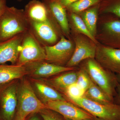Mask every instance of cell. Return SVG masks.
Listing matches in <instances>:
<instances>
[{"label": "cell", "instance_id": "cell-1", "mask_svg": "<svg viewBox=\"0 0 120 120\" xmlns=\"http://www.w3.org/2000/svg\"><path fill=\"white\" fill-rule=\"evenodd\" d=\"M29 27L24 9L7 6L0 17V42L25 33Z\"/></svg>", "mask_w": 120, "mask_h": 120}, {"label": "cell", "instance_id": "cell-2", "mask_svg": "<svg viewBox=\"0 0 120 120\" xmlns=\"http://www.w3.org/2000/svg\"><path fill=\"white\" fill-rule=\"evenodd\" d=\"M85 60L82 67L88 73L92 82L114 99L119 83L116 75L103 68L95 58Z\"/></svg>", "mask_w": 120, "mask_h": 120}, {"label": "cell", "instance_id": "cell-3", "mask_svg": "<svg viewBox=\"0 0 120 120\" xmlns=\"http://www.w3.org/2000/svg\"><path fill=\"white\" fill-rule=\"evenodd\" d=\"M18 104L14 118L26 120L27 116L47 108L37 97L32 85L27 80L24 79L18 87Z\"/></svg>", "mask_w": 120, "mask_h": 120}, {"label": "cell", "instance_id": "cell-4", "mask_svg": "<svg viewBox=\"0 0 120 120\" xmlns=\"http://www.w3.org/2000/svg\"><path fill=\"white\" fill-rule=\"evenodd\" d=\"M68 100L94 117L106 120H120V105L115 102L101 104L84 97Z\"/></svg>", "mask_w": 120, "mask_h": 120}, {"label": "cell", "instance_id": "cell-5", "mask_svg": "<svg viewBox=\"0 0 120 120\" xmlns=\"http://www.w3.org/2000/svg\"><path fill=\"white\" fill-rule=\"evenodd\" d=\"M46 58L44 46L29 30L24 34L19 58L16 65L24 66L30 62L45 61Z\"/></svg>", "mask_w": 120, "mask_h": 120}, {"label": "cell", "instance_id": "cell-6", "mask_svg": "<svg viewBox=\"0 0 120 120\" xmlns=\"http://www.w3.org/2000/svg\"><path fill=\"white\" fill-rule=\"evenodd\" d=\"M15 80L0 84V117L13 120L18 104V86Z\"/></svg>", "mask_w": 120, "mask_h": 120}, {"label": "cell", "instance_id": "cell-7", "mask_svg": "<svg viewBox=\"0 0 120 120\" xmlns=\"http://www.w3.org/2000/svg\"><path fill=\"white\" fill-rule=\"evenodd\" d=\"M46 58L45 61L61 66H65L73 55L75 45L64 35L55 45L44 46Z\"/></svg>", "mask_w": 120, "mask_h": 120}, {"label": "cell", "instance_id": "cell-8", "mask_svg": "<svg viewBox=\"0 0 120 120\" xmlns=\"http://www.w3.org/2000/svg\"><path fill=\"white\" fill-rule=\"evenodd\" d=\"M29 22V30L44 47L55 45L59 41L58 27L55 23Z\"/></svg>", "mask_w": 120, "mask_h": 120}, {"label": "cell", "instance_id": "cell-9", "mask_svg": "<svg viewBox=\"0 0 120 120\" xmlns=\"http://www.w3.org/2000/svg\"><path fill=\"white\" fill-rule=\"evenodd\" d=\"M45 105L47 109L58 113L65 119L86 120L94 117L83 109L67 100L52 101Z\"/></svg>", "mask_w": 120, "mask_h": 120}, {"label": "cell", "instance_id": "cell-10", "mask_svg": "<svg viewBox=\"0 0 120 120\" xmlns=\"http://www.w3.org/2000/svg\"><path fill=\"white\" fill-rule=\"evenodd\" d=\"M95 59L105 68L114 73L120 74V49L98 45Z\"/></svg>", "mask_w": 120, "mask_h": 120}, {"label": "cell", "instance_id": "cell-11", "mask_svg": "<svg viewBox=\"0 0 120 120\" xmlns=\"http://www.w3.org/2000/svg\"><path fill=\"white\" fill-rule=\"evenodd\" d=\"M30 75L34 79L53 76L68 71L77 69V67L69 68L49 63L45 61H35L25 65Z\"/></svg>", "mask_w": 120, "mask_h": 120}, {"label": "cell", "instance_id": "cell-12", "mask_svg": "<svg viewBox=\"0 0 120 120\" xmlns=\"http://www.w3.org/2000/svg\"><path fill=\"white\" fill-rule=\"evenodd\" d=\"M75 50L72 56L65 67H77L83 61L95 58L97 45L85 38L78 36L75 39Z\"/></svg>", "mask_w": 120, "mask_h": 120}, {"label": "cell", "instance_id": "cell-13", "mask_svg": "<svg viewBox=\"0 0 120 120\" xmlns=\"http://www.w3.org/2000/svg\"><path fill=\"white\" fill-rule=\"evenodd\" d=\"M109 14L102 27V41L106 45L120 49V18Z\"/></svg>", "mask_w": 120, "mask_h": 120}, {"label": "cell", "instance_id": "cell-14", "mask_svg": "<svg viewBox=\"0 0 120 120\" xmlns=\"http://www.w3.org/2000/svg\"><path fill=\"white\" fill-rule=\"evenodd\" d=\"M24 33L0 42V64L8 62L11 64H16Z\"/></svg>", "mask_w": 120, "mask_h": 120}, {"label": "cell", "instance_id": "cell-15", "mask_svg": "<svg viewBox=\"0 0 120 120\" xmlns=\"http://www.w3.org/2000/svg\"><path fill=\"white\" fill-rule=\"evenodd\" d=\"M24 11L29 21L38 22L55 23L54 21H56L49 8L42 1L38 0L30 1L26 5Z\"/></svg>", "mask_w": 120, "mask_h": 120}, {"label": "cell", "instance_id": "cell-16", "mask_svg": "<svg viewBox=\"0 0 120 120\" xmlns=\"http://www.w3.org/2000/svg\"><path fill=\"white\" fill-rule=\"evenodd\" d=\"M59 26L63 34L67 37L70 35V29L66 8L58 0H42Z\"/></svg>", "mask_w": 120, "mask_h": 120}, {"label": "cell", "instance_id": "cell-17", "mask_svg": "<svg viewBox=\"0 0 120 120\" xmlns=\"http://www.w3.org/2000/svg\"><path fill=\"white\" fill-rule=\"evenodd\" d=\"M33 89L37 97L44 104L53 101H67L64 95L47 83L34 79L32 80Z\"/></svg>", "mask_w": 120, "mask_h": 120}, {"label": "cell", "instance_id": "cell-18", "mask_svg": "<svg viewBox=\"0 0 120 120\" xmlns=\"http://www.w3.org/2000/svg\"><path fill=\"white\" fill-rule=\"evenodd\" d=\"M27 75L28 71L25 65L0 64V84L21 79Z\"/></svg>", "mask_w": 120, "mask_h": 120}, {"label": "cell", "instance_id": "cell-19", "mask_svg": "<svg viewBox=\"0 0 120 120\" xmlns=\"http://www.w3.org/2000/svg\"><path fill=\"white\" fill-rule=\"evenodd\" d=\"M77 69L63 72L49 80L47 83L60 93L64 94L69 87L76 83L78 75Z\"/></svg>", "mask_w": 120, "mask_h": 120}, {"label": "cell", "instance_id": "cell-20", "mask_svg": "<svg viewBox=\"0 0 120 120\" xmlns=\"http://www.w3.org/2000/svg\"><path fill=\"white\" fill-rule=\"evenodd\" d=\"M82 97L101 104L107 105L115 102L114 99L110 97L93 82L85 91Z\"/></svg>", "mask_w": 120, "mask_h": 120}, {"label": "cell", "instance_id": "cell-21", "mask_svg": "<svg viewBox=\"0 0 120 120\" xmlns=\"http://www.w3.org/2000/svg\"><path fill=\"white\" fill-rule=\"evenodd\" d=\"M92 6L82 12V17L90 34L95 38L99 5Z\"/></svg>", "mask_w": 120, "mask_h": 120}, {"label": "cell", "instance_id": "cell-22", "mask_svg": "<svg viewBox=\"0 0 120 120\" xmlns=\"http://www.w3.org/2000/svg\"><path fill=\"white\" fill-rule=\"evenodd\" d=\"M99 12L112 14L120 18V0H102Z\"/></svg>", "mask_w": 120, "mask_h": 120}, {"label": "cell", "instance_id": "cell-23", "mask_svg": "<svg viewBox=\"0 0 120 120\" xmlns=\"http://www.w3.org/2000/svg\"><path fill=\"white\" fill-rule=\"evenodd\" d=\"M69 12L72 22L77 32L84 35L96 45L98 44L97 40L88 30L82 18L76 13Z\"/></svg>", "mask_w": 120, "mask_h": 120}, {"label": "cell", "instance_id": "cell-24", "mask_svg": "<svg viewBox=\"0 0 120 120\" xmlns=\"http://www.w3.org/2000/svg\"><path fill=\"white\" fill-rule=\"evenodd\" d=\"M102 0H79L67 7L69 12L78 14L81 13L92 6L98 4Z\"/></svg>", "mask_w": 120, "mask_h": 120}, {"label": "cell", "instance_id": "cell-25", "mask_svg": "<svg viewBox=\"0 0 120 120\" xmlns=\"http://www.w3.org/2000/svg\"><path fill=\"white\" fill-rule=\"evenodd\" d=\"M92 82L87 72L82 67L78 70L76 83L84 91H86L90 86Z\"/></svg>", "mask_w": 120, "mask_h": 120}, {"label": "cell", "instance_id": "cell-26", "mask_svg": "<svg viewBox=\"0 0 120 120\" xmlns=\"http://www.w3.org/2000/svg\"><path fill=\"white\" fill-rule=\"evenodd\" d=\"M84 91L76 83L71 85L64 92V96L67 99L79 98L83 96Z\"/></svg>", "mask_w": 120, "mask_h": 120}, {"label": "cell", "instance_id": "cell-27", "mask_svg": "<svg viewBox=\"0 0 120 120\" xmlns=\"http://www.w3.org/2000/svg\"><path fill=\"white\" fill-rule=\"evenodd\" d=\"M38 113L43 120H65L60 114L47 108L41 110Z\"/></svg>", "mask_w": 120, "mask_h": 120}, {"label": "cell", "instance_id": "cell-28", "mask_svg": "<svg viewBox=\"0 0 120 120\" xmlns=\"http://www.w3.org/2000/svg\"><path fill=\"white\" fill-rule=\"evenodd\" d=\"M58 0L63 7L66 8L70 5L79 0Z\"/></svg>", "mask_w": 120, "mask_h": 120}, {"label": "cell", "instance_id": "cell-29", "mask_svg": "<svg viewBox=\"0 0 120 120\" xmlns=\"http://www.w3.org/2000/svg\"><path fill=\"white\" fill-rule=\"evenodd\" d=\"M116 94L114 98V102L120 105V83L118 84L116 89Z\"/></svg>", "mask_w": 120, "mask_h": 120}, {"label": "cell", "instance_id": "cell-30", "mask_svg": "<svg viewBox=\"0 0 120 120\" xmlns=\"http://www.w3.org/2000/svg\"><path fill=\"white\" fill-rule=\"evenodd\" d=\"M7 7V0H0V17Z\"/></svg>", "mask_w": 120, "mask_h": 120}, {"label": "cell", "instance_id": "cell-31", "mask_svg": "<svg viewBox=\"0 0 120 120\" xmlns=\"http://www.w3.org/2000/svg\"><path fill=\"white\" fill-rule=\"evenodd\" d=\"M28 120H41L38 117L36 116H32Z\"/></svg>", "mask_w": 120, "mask_h": 120}, {"label": "cell", "instance_id": "cell-32", "mask_svg": "<svg viewBox=\"0 0 120 120\" xmlns=\"http://www.w3.org/2000/svg\"><path fill=\"white\" fill-rule=\"evenodd\" d=\"M86 120H104V119H102L98 117H94L92 118H90V119H87Z\"/></svg>", "mask_w": 120, "mask_h": 120}, {"label": "cell", "instance_id": "cell-33", "mask_svg": "<svg viewBox=\"0 0 120 120\" xmlns=\"http://www.w3.org/2000/svg\"><path fill=\"white\" fill-rule=\"evenodd\" d=\"M116 75L118 82L119 83H120V74H116Z\"/></svg>", "mask_w": 120, "mask_h": 120}, {"label": "cell", "instance_id": "cell-34", "mask_svg": "<svg viewBox=\"0 0 120 120\" xmlns=\"http://www.w3.org/2000/svg\"><path fill=\"white\" fill-rule=\"evenodd\" d=\"M17 0L19 2H21L22 0Z\"/></svg>", "mask_w": 120, "mask_h": 120}, {"label": "cell", "instance_id": "cell-35", "mask_svg": "<svg viewBox=\"0 0 120 120\" xmlns=\"http://www.w3.org/2000/svg\"><path fill=\"white\" fill-rule=\"evenodd\" d=\"M0 120H3V119H2V118H1V117H0Z\"/></svg>", "mask_w": 120, "mask_h": 120}, {"label": "cell", "instance_id": "cell-36", "mask_svg": "<svg viewBox=\"0 0 120 120\" xmlns=\"http://www.w3.org/2000/svg\"><path fill=\"white\" fill-rule=\"evenodd\" d=\"M65 120H68V119H65Z\"/></svg>", "mask_w": 120, "mask_h": 120}, {"label": "cell", "instance_id": "cell-37", "mask_svg": "<svg viewBox=\"0 0 120 120\" xmlns=\"http://www.w3.org/2000/svg\"><path fill=\"white\" fill-rule=\"evenodd\" d=\"M13 120H15V119H13Z\"/></svg>", "mask_w": 120, "mask_h": 120}]
</instances>
